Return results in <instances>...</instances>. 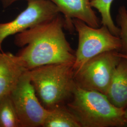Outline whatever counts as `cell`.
Listing matches in <instances>:
<instances>
[{
  "instance_id": "cell-2",
  "label": "cell",
  "mask_w": 127,
  "mask_h": 127,
  "mask_svg": "<svg viewBox=\"0 0 127 127\" xmlns=\"http://www.w3.org/2000/svg\"><path fill=\"white\" fill-rule=\"evenodd\" d=\"M81 127H122L127 125L124 110L114 106L104 94L77 86L66 104Z\"/></svg>"
},
{
  "instance_id": "cell-1",
  "label": "cell",
  "mask_w": 127,
  "mask_h": 127,
  "mask_svg": "<svg viewBox=\"0 0 127 127\" xmlns=\"http://www.w3.org/2000/svg\"><path fill=\"white\" fill-rule=\"evenodd\" d=\"M64 28V19L59 13L16 34L15 44L22 48L17 55L28 70L52 64L74 63L75 52Z\"/></svg>"
},
{
  "instance_id": "cell-13",
  "label": "cell",
  "mask_w": 127,
  "mask_h": 127,
  "mask_svg": "<svg viewBox=\"0 0 127 127\" xmlns=\"http://www.w3.org/2000/svg\"><path fill=\"white\" fill-rule=\"evenodd\" d=\"M114 0H91L92 8L97 9L101 17V24L107 27L111 32L119 37L120 29L114 22L111 14V5Z\"/></svg>"
},
{
  "instance_id": "cell-16",
  "label": "cell",
  "mask_w": 127,
  "mask_h": 127,
  "mask_svg": "<svg viewBox=\"0 0 127 127\" xmlns=\"http://www.w3.org/2000/svg\"><path fill=\"white\" fill-rule=\"evenodd\" d=\"M124 117L127 125V106L126 107V108L124 109Z\"/></svg>"
},
{
  "instance_id": "cell-7",
  "label": "cell",
  "mask_w": 127,
  "mask_h": 127,
  "mask_svg": "<svg viewBox=\"0 0 127 127\" xmlns=\"http://www.w3.org/2000/svg\"><path fill=\"white\" fill-rule=\"evenodd\" d=\"M27 1V8L14 20L0 24V51H2V44L7 37L50 20L60 13L58 7L49 0Z\"/></svg>"
},
{
  "instance_id": "cell-11",
  "label": "cell",
  "mask_w": 127,
  "mask_h": 127,
  "mask_svg": "<svg viewBox=\"0 0 127 127\" xmlns=\"http://www.w3.org/2000/svg\"><path fill=\"white\" fill-rule=\"evenodd\" d=\"M42 127H81L66 104L49 109Z\"/></svg>"
},
{
  "instance_id": "cell-14",
  "label": "cell",
  "mask_w": 127,
  "mask_h": 127,
  "mask_svg": "<svg viewBox=\"0 0 127 127\" xmlns=\"http://www.w3.org/2000/svg\"><path fill=\"white\" fill-rule=\"evenodd\" d=\"M116 21L120 29L119 37L122 42V48L119 52L127 56V9L124 5L119 9Z\"/></svg>"
},
{
  "instance_id": "cell-4",
  "label": "cell",
  "mask_w": 127,
  "mask_h": 127,
  "mask_svg": "<svg viewBox=\"0 0 127 127\" xmlns=\"http://www.w3.org/2000/svg\"><path fill=\"white\" fill-rule=\"evenodd\" d=\"M72 21L78 34V45L73 64L74 72L95 56L107 51H120V38L113 34L107 27L102 25L97 28L91 27L75 18Z\"/></svg>"
},
{
  "instance_id": "cell-15",
  "label": "cell",
  "mask_w": 127,
  "mask_h": 127,
  "mask_svg": "<svg viewBox=\"0 0 127 127\" xmlns=\"http://www.w3.org/2000/svg\"><path fill=\"white\" fill-rule=\"evenodd\" d=\"M0 0L2 3L3 7L4 8H7L12 4H13L15 2L18 0Z\"/></svg>"
},
{
  "instance_id": "cell-6",
  "label": "cell",
  "mask_w": 127,
  "mask_h": 127,
  "mask_svg": "<svg viewBox=\"0 0 127 127\" xmlns=\"http://www.w3.org/2000/svg\"><path fill=\"white\" fill-rule=\"evenodd\" d=\"M22 127H42L48 110L41 103L32 84L30 70L22 75L10 95Z\"/></svg>"
},
{
  "instance_id": "cell-3",
  "label": "cell",
  "mask_w": 127,
  "mask_h": 127,
  "mask_svg": "<svg viewBox=\"0 0 127 127\" xmlns=\"http://www.w3.org/2000/svg\"><path fill=\"white\" fill-rule=\"evenodd\" d=\"M73 64H52L30 70L37 95L46 109L66 104L72 98L76 87Z\"/></svg>"
},
{
  "instance_id": "cell-5",
  "label": "cell",
  "mask_w": 127,
  "mask_h": 127,
  "mask_svg": "<svg viewBox=\"0 0 127 127\" xmlns=\"http://www.w3.org/2000/svg\"><path fill=\"white\" fill-rule=\"evenodd\" d=\"M118 52L107 51L88 60L74 72L76 86L106 95L114 70L121 59Z\"/></svg>"
},
{
  "instance_id": "cell-10",
  "label": "cell",
  "mask_w": 127,
  "mask_h": 127,
  "mask_svg": "<svg viewBox=\"0 0 127 127\" xmlns=\"http://www.w3.org/2000/svg\"><path fill=\"white\" fill-rule=\"evenodd\" d=\"M105 95L114 106L124 109L127 106V59L122 58L114 72Z\"/></svg>"
},
{
  "instance_id": "cell-12",
  "label": "cell",
  "mask_w": 127,
  "mask_h": 127,
  "mask_svg": "<svg viewBox=\"0 0 127 127\" xmlns=\"http://www.w3.org/2000/svg\"><path fill=\"white\" fill-rule=\"evenodd\" d=\"M0 127H22L10 95L0 100Z\"/></svg>"
},
{
  "instance_id": "cell-8",
  "label": "cell",
  "mask_w": 127,
  "mask_h": 127,
  "mask_svg": "<svg viewBox=\"0 0 127 127\" xmlns=\"http://www.w3.org/2000/svg\"><path fill=\"white\" fill-rule=\"evenodd\" d=\"M64 16V28L73 32V19H78L91 27H100L101 21L92 9L90 0H49Z\"/></svg>"
},
{
  "instance_id": "cell-17",
  "label": "cell",
  "mask_w": 127,
  "mask_h": 127,
  "mask_svg": "<svg viewBox=\"0 0 127 127\" xmlns=\"http://www.w3.org/2000/svg\"><path fill=\"white\" fill-rule=\"evenodd\" d=\"M118 55H119V56H120V57H122V58H126V59H127V55H125L123 54H122V53H120L119 52H118Z\"/></svg>"
},
{
  "instance_id": "cell-9",
  "label": "cell",
  "mask_w": 127,
  "mask_h": 127,
  "mask_svg": "<svg viewBox=\"0 0 127 127\" xmlns=\"http://www.w3.org/2000/svg\"><path fill=\"white\" fill-rule=\"evenodd\" d=\"M27 71L17 55L0 51V100L10 95Z\"/></svg>"
}]
</instances>
